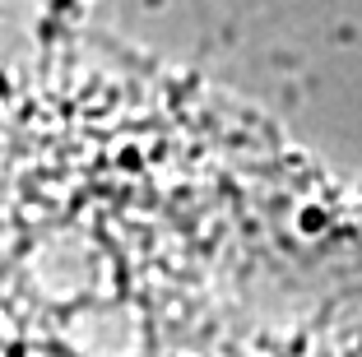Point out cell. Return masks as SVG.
I'll list each match as a JSON object with an SVG mask.
<instances>
[{
    "mask_svg": "<svg viewBox=\"0 0 362 357\" xmlns=\"http://www.w3.org/2000/svg\"><path fill=\"white\" fill-rule=\"evenodd\" d=\"M47 181L75 232L19 181L0 190V357H251L233 232L209 228L214 204L163 200V177L126 204V172L103 232L98 172L75 190Z\"/></svg>",
    "mask_w": 362,
    "mask_h": 357,
    "instance_id": "obj_1",
    "label": "cell"
}]
</instances>
